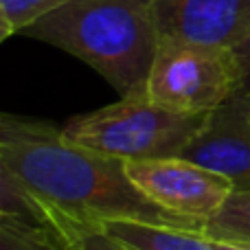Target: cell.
<instances>
[{"label": "cell", "mask_w": 250, "mask_h": 250, "mask_svg": "<svg viewBox=\"0 0 250 250\" xmlns=\"http://www.w3.org/2000/svg\"><path fill=\"white\" fill-rule=\"evenodd\" d=\"M239 66L233 48L160 42L145 97L180 114H208L237 95Z\"/></svg>", "instance_id": "277c9868"}, {"label": "cell", "mask_w": 250, "mask_h": 250, "mask_svg": "<svg viewBox=\"0 0 250 250\" xmlns=\"http://www.w3.org/2000/svg\"><path fill=\"white\" fill-rule=\"evenodd\" d=\"M202 233L220 242L250 244V191H233L220 211L204 222Z\"/></svg>", "instance_id": "9c48e42d"}, {"label": "cell", "mask_w": 250, "mask_h": 250, "mask_svg": "<svg viewBox=\"0 0 250 250\" xmlns=\"http://www.w3.org/2000/svg\"><path fill=\"white\" fill-rule=\"evenodd\" d=\"M180 158L224 176L235 191H250V99L235 95L208 112Z\"/></svg>", "instance_id": "52a82bcc"}, {"label": "cell", "mask_w": 250, "mask_h": 250, "mask_svg": "<svg viewBox=\"0 0 250 250\" xmlns=\"http://www.w3.org/2000/svg\"><path fill=\"white\" fill-rule=\"evenodd\" d=\"M62 246H68L73 250H127L119 242H114L112 237L101 233V230H82V233H75Z\"/></svg>", "instance_id": "7c38bea8"}, {"label": "cell", "mask_w": 250, "mask_h": 250, "mask_svg": "<svg viewBox=\"0 0 250 250\" xmlns=\"http://www.w3.org/2000/svg\"><path fill=\"white\" fill-rule=\"evenodd\" d=\"M211 239V237H208ZM213 250H250V244H237V242H220V239H211Z\"/></svg>", "instance_id": "5bb4252c"}, {"label": "cell", "mask_w": 250, "mask_h": 250, "mask_svg": "<svg viewBox=\"0 0 250 250\" xmlns=\"http://www.w3.org/2000/svg\"><path fill=\"white\" fill-rule=\"evenodd\" d=\"M208 114H180L147 99L145 92L121 97L95 112L77 114L62 127L68 141L119 160L180 156Z\"/></svg>", "instance_id": "3957f363"}, {"label": "cell", "mask_w": 250, "mask_h": 250, "mask_svg": "<svg viewBox=\"0 0 250 250\" xmlns=\"http://www.w3.org/2000/svg\"><path fill=\"white\" fill-rule=\"evenodd\" d=\"M125 173L154 204L185 220L204 224L235 191L230 180L180 156L127 160Z\"/></svg>", "instance_id": "5b68a950"}, {"label": "cell", "mask_w": 250, "mask_h": 250, "mask_svg": "<svg viewBox=\"0 0 250 250\" xmlns=\"http://www.w3.org/2000/svg\"><path fill=\"white\" fill-rule=\"evenodd\" d=\"M160 42L235 48L250 35V0H151Z\"/></svg>", "instance_id": "8992f818"}, {"label": "cell", "mask_w": 250, "mask_h": 250, "mask_svg": "<svg viewBox=\"0 0 250 250\" xmlns=\"http://www.w3.org/2000/svg\"><path fill=\"white\" fill-rule=\"evenodd\" d=\"M53 250H73V248H68V246H62V244H57V246L53 248Z\"/></svg>", "instance_id": "9a60e30c"}, {"label": "cell", "mask_w": 250, "mask_h": 250, "mask_svg": "<svg viewBox=\"0 0 250 250\" xmlns=\"http://www.w3.org/2000/svg\"><path fill=\"white\" fill-rule=\"evenodd\" d=\"M70 0H0V40L22 35L26 26Z\"/></svg>", "instance_id": "8fae6325"}, {"label": "cell", "mask_w": 250, "mask_h": 250, "mask_svg": "<svg viewBox=\"0 0 250 250\" xmlns=\"http://www.w3.org/2000/svg\"><path fill=\"white\" fill-rule=\"evenodd\" d=\"M99 230L127 250H213L211 239L195 229L141 220H117L104 224Z\"/></svg>", "instance_id": "ba28073f"}, {"label": "cell", "mask_w": 250, "mask_h": 250, "mask_svg": "<svg viewBox=\"0 0 250 250\" xmlns=\"http://www.w3.org/2000/svg\"><path fill=\"white\" fill-rule=\"evenodd\" d=\"M22 35L79 57L121 97L145 92L160 46L151 0H70Z\"/></svg>", "instance_id": "7a4b0ae2"}, {"label": "cell", "mask_w": 250, "mask_h": 250, "mask_svg": "<svg viewBox=\"0 0 250 250\" xmlns=\"http://www.w3.org/2000/svg\"><path fill=\"white\" fill-rule=\"evenodd\" d=\"M57 244L42 222L0 213V250H53Z\"/></svg>", "instance_id": "30bf717a"}, {"label": "cell", "mask_w": 250, "mask_h": 250, "mask_svg": "<svg viewBox=\"0 0 250 250\" xmlns=\"http://www.w3.org/2000/svg\"><path fill=\"white\" fill-rule=\"evenodd\" d=\"M0 189L2 213L42 222L60 244L117 220L204 226L141 193L125 173V160L68 141L53 123L18 114L0 117Z\"/></svg>", "instance_id": "6da1fadb"}, {"label": "cell", "mask_w": 250, "mask_h": 250, "mask_svg": "<svg viewBox=\"0 0 250 250\" xmlns=\"http://www.w3.org/2000/svg\"><path fill=\"white\" fill-rule=\"evenodd\" d=\"M233 53H235V57H237V66H239L237 95L250 99V35L233 48Z\"/></svg>", "instance_id": "4fadbf2b"}]
</instances>
